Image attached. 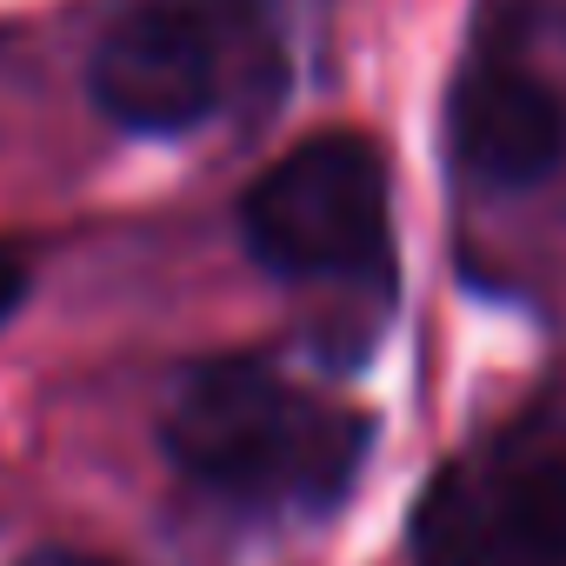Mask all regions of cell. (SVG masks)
<instances>
[{
  "instance_id": "2",
  "label": "cell",
  "mask_w": 566,
  "mask_h": 566,
  "mask_svg": "<svg viewBox=\"0 0 566 566\" xmlns=\"http://www.w3.org/2000/svg\"><path fill=\"white\" fill-rule=\"evenodd\" d=\"M266 48V0H134L94 41L87 87L127 134H187L260 74Z\"/></svg>"
},
{
  "instance_id": "7",
  "label": "cell",
  "mask_w": 566,
  "mask_h": 566,
  "mask_svg": "<svg viewBox=\"0 0 566 566\" xmlns=\"http://www.w3.org/2000/svg\"><path fill=\"white\" fill-rule=\"evenodd\" d=\"M14 566H107V559H94V553H67V546H41V553H28V559H14Z\"/></svg>"
},
{
  "instance_id": "5",
  "label": "cell",
  "mask_w": 566,
  "mask_h": 566,
  "mask_svg": "<svg viewBox=\"0 0 566 566\" xmlns=\"http://www.w3.org/2000/svg\"><path fill=\"white\" fill-rule=\"evenodd\" d=\"M447 140L480 187H539L566 160V101L500 54L467 61L447 94Z\"/></svg>"
},
{
  "instance_id": "6",
  "label": "cell",
  "mask_w": 566,
  "mask_h": 566,
  "mask_svg": "<svg viewBox=\"0 0 566 566\" xmlns=\"http://www.w3.org/2000/svg\"><path fill=\"white\" fill-rule=\"evenodd\" d=\"M28 280H34V273H28V260H21L8 240H0V327H8V321L21 314V301H28Z\"/></svg>"
},
{
  "instance_id": "1",
  "label": "cell",
  "mask_w": 566,
  "mask_h": 566,
  "mask_svg": "<svg viewBox=\"0 0 566 566\" xmlns=\"http://www.w3.org/2000/svg\"><path fill=\"white\" fill-rule=\"evenodd\" d=\"M360 453L367 420L354 407L294 387L266 360H207L167 407V460L233 506H334L354 486Z\"/></svg>"
},
{
  "instance_id": "3",
  "label": "cell",
  "mask_w": 566,
  "mask_h": 566,
  "mask_svg": "<svg viewBox=\"0 0 566 566\" xmlns=\"http://www.w3.org/2000/svg\"><path fill=\"white\" fill-rule=\"evenodd\" d=\"M247 253L280 280H360L394 260L387 160L367 134H314L240 200Z\"/></svg>"
},
{
  "instance_id": "4",
  "label": "cell",
  "mask_w": 566,
  "mask_h": 566,
  "mask_svg": "<svg viewBox=\"0 0 566 566\" xmlns=\"http://www.w3.org/2000/svg\"><path fill=\"white\" fill-rule=\"evenodd\" d=\"M420 566H566V453L480 447L453 460L413 520Z\"/></svg>"
}]
</instances>
